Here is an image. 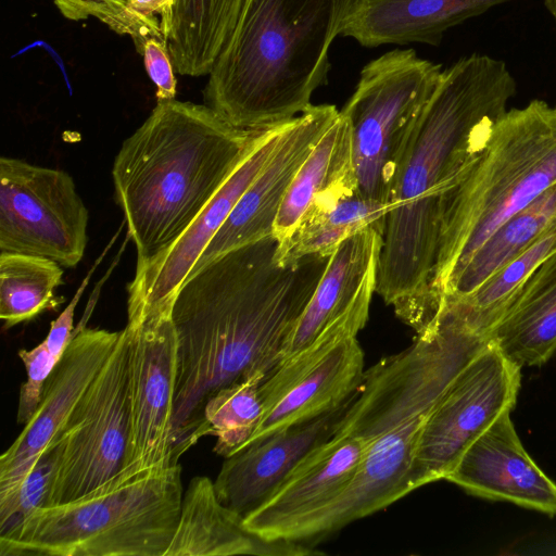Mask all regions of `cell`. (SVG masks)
I'll use <instances>...</instances> for the list:
<instances>
[{
  "mask_svg": "<svg viewBox=\"0 0 556 556\" xmlns=\"http://www.w3.org/2000/svg\"><path fill=\"white\" fill-rule=\"evenodd\" d=\"M266 129L237 128L206 104L157 101L124 140L112 168L115 198L136 247L135 271L186 231Z\"/></svg>",
  "mask_w": 556,
  "mask_h": 556,
  "instance_id": "277c9868",
  "label": "cell"
},
{
  "mask_svg": "<svg viewBox=\"0 0 556 556\" xmlns=\"http://www.w3.org/2000/svg\"><path fill=\"white\" fill-rule=\"evenodd\" d=\"M356 392L323 416L288 427L226 457L214 481L219 501L243 518L258 508L302 458L334 434Z\"/></svg>",
  "mask_w": 556,
  "mask_h": 556,
  "instance_id": "d6986e66",
  "label": "cell"
},
{
  "mask_svg": "<svg viewBox=\"0 0 556 556\" xmlns=\"http://www.w3.org/2000/svg\"><path fill=\"white\" fill-rule=\"evenodd\" d=\"M339 113L332 104H312L285 125L271 156L192 270L230 250L273 235L278 212L296 172Z\"/></svg>",
  "mask_w": 556,
  "mask_h": 556,
  "instance_id": "2e32d148",
  "label": "cell"
},
{
  "mask_svg": "<svg viewBox=\"0 0 556 556\" xmlns=\"http://www.w3.org/2000/svg\"><path fill=\"white\" fill-rule=\"evenodd\" d=\"M50 445L55 468L47 506L126 481L131 452L126 328Z\"/></svg>",
  "mask_w": 556,
  "mask_h": 556,
  "instance_id": "9c48e42d",
  "label": "cell"
},
{
  "mask_svg": "<svg viewBox=\"0 0 556 556\" xmlns=\"http://www.w3.org/2000/svg\"><path fill=\"white\" fill-rule=\"evenodd\" d=\"M287 123L267 128L186 231L162 255L135 271L127 287V321L140 319L152 309L172 306L177 290L271 156Z\"/></svg>",
  "mask_w": 556,
  "mask_h": 556,
  "instance_id": "9a60e30c",
  "label": "cell"
},
{
  "mask_svg": "<svg viewBox=\"0 0 556 556\" xmlns=\"http://www.w3.org/2000/svg\"><path fill=\"white\" fill-rule=\"evenodd\" d=\"M102 256L96 263L86 278L81 281L79 288L76 293L70 301L68 305L62 311V313L58 316L55 320H53L50 325L49 332L43 340L47 349L51 353V355L60 362L63 357L65 351L67 350L70 343L74 337V313L75 308L84 293L85 288L88 286L92 271L97 267V264L101 261Z\"/></svg>",
  "mask_w": 556,
  "mask_h": 556,
  "instance_id": "836d02e7",
  "label": "cell"
},
{
  "mask_svg": "<svg viewBox=\"0 0 556 556\" xmlns=\"http://www.w3.org/2000/svg\"><path fill=\"white\" fill-rule=\"evenodd\" d=\"M18 356L26 369V381L20 388L16 422L26 425L38 408L46 382L58 365L42 341L31 350H20Z\"/></svg>",
  "mask_w": 556,
  "mask_h": 556,
  "instance_id": "1f68e13d",
  "label": "cell"
},
{
  "mask_svg": "<svg viewBox=\"0 0 556 556\" xmlns=\"http://www.w3.org/2000/svg\"><path fill=\"white\" fill-rule=\"evenodd\" d=\"M63 283L62 266L37 255L0 252V318L3 329L56 309L63 298L54 294Z\"/></svg>",
  "mask_w": 556,
  "mask_h": 556,
  "instance_id": "4316f807",
  "label": "cell"
},
{
  "mask_svg": "<svg viewBox=\"0 0 556 556\" xmlns=\"http://www.w3.org/2000/svg\"><path fill=\"white\" fill-rule=\"evenodd\" d=\"M130 401V463L125 479L174 464L173 412L177 337L172 306L127 321Z\"/></svg>",
  "mask_w": 556,
  "mask_h": 556,
  "instance_id": "4fadbf2b",
  "label": "cell"
},
{
  "mask_svg": "<svg viewBox=\"0 0 556 556\" xmlns=\"http://www.w3.org/2000/svg\"><path fill=\"white\" fill-rule=\"evenodd\" d=\"M489 343L458 309L443 305L405 350L365 370L337 432L363 437L367 452L346 490L285 535L307 544L379 511L418 489L414 464L424 425L466 365Z\"/></svg>",
  "mask_w": 556,
  "mask_h": 556,
  "instance_id": "3957f363",
  "label": "cell"
},
{
  "mask_svg": "<svg viewBox=\"0 0 556 556\" xmlns=\"http://www.w3.org/2000/svg\"><path fill=\"white\" fill-rule=\"evenodd\" d=\"M510 412L471 443L445 480L481 497L556 515V484L523 448Z\"/></svg>",
  "mask_w": 556,
  "mask_h": 556,
  "instance_id": "ffe728a7",
  "label": "cell"
},
{
  "mask_svg": "<svg viewBox=\"0 0 556 556\" xmlns=\"http://www.w3.org/2000/svg\"><path fill=\"white\" fill-rule=\"evenodd\" d=\"M516 81L504 61L472 53L440 80L399 155L389 198L376 292L416 333L442 305L432 292L446 193L485 148Z\"/></svg>",
  "mask_w": 556,
  "mask_h": 556,
  "instance_id": "7a4b0ae2",
  "label": "cell"
},
{
  "mask_svg": "<svg viewBox=\"0 0 556 556\" xmlns=\"http://www.w3.org/2000/svg\"><path fill=\"white\" fill-rule=\"evenodd\" d=\"M556 225V185L502 224L443 288V302L471 293Z\"/></svg>",
  "mask_w": 556,
  "mask_h": 556,
  "instance_id": "d4e9b609",
  "label": "cell"
},
{
  "mask_svg": "<svg viewBox=\"0 0 556 556\" xmlns=\"http://www.w3.org/2000/svg\"><path fill=\"white\" fill-rule=\"evenodd\" d=\"M343 184H356V178L351 127L339 113L296 172L278 212L273 236L278 242L285 240L318 197Z\"/></svg>",
  "mask_w": 556,
  "mask_h": 556,
  "instance_id": "484cf974",
  "label": "cell"
},
{
  "mask_svg": "<svg viewBox=\"0 0 556 556\" xmlns=\"http://www.w3.org/2000/svg\"><path fill=\"white\" fill-rule=\"evenodd\" d=\"M142 55L147 73L156 86L157 101L175 99L176 78L165 41L155 37L149 38L143 46Z\"/></svg>",
  "mask_w": 556,
  "mask_h": 556,
  "instance_id": "d6a6232c",
  "label": "cell"
},
{
  "mask_svg": "<svg viewBox=\"0 0 556 556\" xmlns=\"http://www.w3.org/2000/svg\"><path fill=\"white\" fill-rule=\"evenodd\" d=\"M88 220L68 173L0 159V252L48 257L74 268L88 242Z\"/></svg>",
  "mask_w": 556,
  "mask_h": 556,
  "instance_id": "30bf717a",
  "label": "cell"
},
{
  "mask_svg": "<svg viewBox=\"0 0 556 556\" xmlns=\"http://www.w3.org/2000/svg\"><path fill=\"white\" fill-rule=\"evenodd\" d=\"M354 0H244L204 88V104L237 128L285 124L328 83L329 49Z\"/></svg>",
  "mask_w": 556,
  "mask_h": 556,
  "instance_id": "5b68a950",
  "label": "cell"
},
{
  "mask_svg": "<svg viewBox=\"0 0 556 556\" xmlns=\"http://www.w3.org/2000/svg\"><path fill=\"white\" fill-rule=\"evenodd\" d=\"M323 554L307 544L267 540L218 498L214 481L197 476L184 492L176 531L164 556H305Z\"/></svg>",
  "mask_w": 556,
  "mask_h": 556,
  "instance_id": "44dd1931",
  "label": "cell"
},
{
  "mask_svg": "<svg viewBox=\"0 0 556 556\" xmlns=\"http://www.w3.org/2000/svg\"><path fill=\"white\" fill-rule=\"evenodd\" d=\"M263 376H252L215 392L204 406L203 437L213 435V451L229 457L243 450L262 417L260 388Z\"/></svg>",
  "mask_w": 556,
  "mask_h": 556,
  "instance_id": "f1b7e54d",
  "label": "cell"
},
{
  "mask_svg": "<svg viewBox=\"0 0 556 556\" xmlns=\"http://www.w3.org/2000/svg\"><path fill=\"white\" fill-rule=\"evenodd\" d=\"M520 369L490 340L466 365L424 425L414 464L418 488L445 479L471 443L514 408Z\"/></svg>",
  "mask_w": 556,
  "mask_h": 556,
  "instance_id": "7c38bea8",
  "label": "cell"
},
{
  "mask_svg": "<svg viewBox=\"0 0 556 556\" xmlns=\"http://www.w3.org/2000/svg\"><path fill=\"white\" fill-rule=\"evenodd\" d=\"M367 447L363 437L336 431L301 459L266 502L243 518L244 525L267 540H285L293 526L346 490Z\"/></svg>",
  "mask_w": 556,
  "mask_h": 556,
  "instance_id": "ac0fdd59",
  "label": "cell"
},
{
  "mask_svg": "<svg viewBox=\"0 0 556 556\" xmlns=\"http://www.w3.org/2000/svg\"><path fill=\"white\" fill-rule=\"evenodd\" d=\"M277 247L271 235L230 250L192 270L175 294V463L203 438L210 396L252 376L266 378L278 366L330 257L282 265Z\"/></svg>",
  "mask_w": 556,
  "mask_h": 556,
  "instance_id": "6da1fadb",
  "label": "cell"
},
{
  "mask_svg": "<svg viewBox=\"0 0 556 556\" xmlns=\"http://www.w3.org/2000/svg\"><path fill=\"white\" fill-rule=\"evenodd\" d=\"M390 205L363 195L356 184L340 185L318 197L292 232L278 242L276 261L290 264L307 255L330 256L348 237L386 224Z\"/></svg>",
  "mask_w": 556,
  "mask_h": 556,
  "instance_id": "cb8c5ba5",
  "label": "cell"
},
{
  "mask_svg": "<svg viewBox=\"0 0 556 556\" xmlns=\"http://www.w3.org/2000/svg\"><path fill=\"white\" fill-rule=\"evenodd\" d=\"M181 471L177 463L40 507L0 539V555L164 556L179 520Z\"/></svg>",
  "mask_w": 556,
  "mask_h": 556,
  "instance_id": "52a82bcc",
  "label": "cell"
},
{
  "mask_svg": "<svg viewBox=\"0 0 556 556\" xmlns=\"http://www.w3.org/2000/svg\"><path fill=\"white\" fill-rule=\"evenodd\" d=\"M556 252V225L521 254L505 264L468 295L453 301L471 329L489 338L523 283L535 268ZM445 303V302H444Z\"/></svg>",
  "mask_w": 556,
  "mask_h": 556,
  "instance_id": "83f0119b",
  "label": "cell"
},
{
  "mask_svg": "<svg viewBox=\"0 0 556 556\" xmlns=\"http://www.w3.org/2000/svg\"><path fill=\"white\" fill-rule=\"evenodd\" d=\"M556 185V105L532 100L508 110L482 152L446 193L432 292L443 288L508 218Z\"/></svg>",
  "mask_w": 556,
  "mask_h": 556,
  "instance_id": "8992f818",
  "label": "cell"
},
{
  "mask_svg": "<svg viewBox=\"0 0 556 556\" xmlns=\"http://www.w3.org/2000/svg\"><path fill=\"white\" fill-rule=\"evenodd\" d=\"M519 368L540 366L556 352V252L545 258L518 291L489 334Z\"/></svg>",
  "mask_w": 556,
  "mask_h": 556,
  "instance_id": "603a6c76",
  "label": "cell"
},
{
  "mask_svg": "<svg viewBox=\"0 0 556 556\" xmlns=\"http://www.w3.org/2000/svg\"><path fill=\"white\" fill-rule=\"evenodd\" d=\"M547 11L551 13L556 25V0H543Z\"/></svg>",
  "mask_w": 556,
  "mask_h": 556,
  "instance_id": "d590c367",
  "label": "cell"
},
{
  "mask_svg": "<svg viewBox=\"0 0 556 556\" xmlns=\"http://www.w3.org/2000/svg\"><path fill=\"white\" fill-rule=\"evenodd\" d=\"M441 64L414 49H394L368 62L340 113L351 127L357 190L389 203L404 142L433 93Z\"/></svg>",
  "mask_w": 556,
  "mask_h": 556,
  "instance_id": "ba28073f",
  "label": "cell"
},
{
  "mask_svg": "<svg viewBox=\"0 0 556 556\" xmlns=\"http://www.w3.org/2000/svg\"><path fill=\"white\" fill-rule=\"evenodd\" d=\"M510 0H354L340 35L361 46H439L444 33Z\"/></svg>",
  "mask_w": 556,
  "mask_h": 556,
  "instance_id": "7402d4cb",
  "label": "cell"
},
{
  "mask_svg": "<svg viewBox=\"0 0 556 556\" xmlns=\"http://www.w3.org/2000/svg\"><path fill=\"white\" fill-rule=\"evenodd\" d=\"M60 11L68 18L93 16L118 34L129 35L136 49L142 53L149 39L146 30L130 10V0H54Z\"/></svg>",
  "mask_w": 556,
  "mask_h": 556,
  "instance_id": "4dcf8cb0",
  "label": "cell"
},
{
  "mask_svg": "<svg viewBox=\"0 0 556 556\" xmlns=\"http://www.w3.org/2000/svg\"><path fill=\"white\" fill-rule=\"evenodd\" d=\"M55 468L50 445L9 495L0 498V539L13 534L36 509L47 506Z\"/></svg>",
  "mask_w": 556,
  "mask_h": 556,
  "instance_id": "f546056e",
  "label": "cell"
},
{
  "mask_svg": "<svg viewBox=\"0 0 556 556\" xmlns=\"http://www.w3.org/2000/svg\"><path fill=\"white\" fill-rule=\"evenodd\" d=\"M363 328L352 323L330 326L278 364L261 384L262 417L247 446L320 417L354 394L365 375L356 339Z\"/></svg>",
  "mask_w": 556,
  "mask_h": 556,
  "instance_id": "8fae6325",
  "label": "cell"
},
{
  "mask_svg": "<svg viewBox=\"0 0 556 556\" xmlns=\"http://www.w3.org/2000/svg\"><path fill=\"white\" fill-rule=\"evenodd\" d=\"M384 227L386 224L370 225L348 237L332 252L281 361L307 346L330 326L366 325L377 287Z\"/></svg>",
  "mask_w": 556,
  "mask_h": 556,
  "instance_id": "e0dca14e",
  "label": "cell"
},
{
  "mask_svg": "<svg viewBox=\"0 0 556 556\" xmlns=\"http://www.w3.org/2000/svg\"><path fill=\"white\" fill-rule=\"evenodd\" d=\"M172 0H130V10L149 37H155L163 41L161 30V14Z\"/></svg>",
  "mask_w": 556,
  "mask_h": 556,
  "instance_id": "e575fe53",
  "label": "cell"
},
{
  "mask_svg": "<svg viewBox=\"0 0 556 556\" xmlns=\"http://www.w3.org/2000/svg\"><path fill=\"white\" fill-rule=\"evenodd\" d=\"M85 323L75 328L35 414L0 457V498L18 486L50 446L119 339L121 330L87 328Z\"/></svg>",
  "mask_w": 556,
  "mask_h": 556,
  "instance_id": "5bb4252c",
  "label": "cell"
}]
</instances>
